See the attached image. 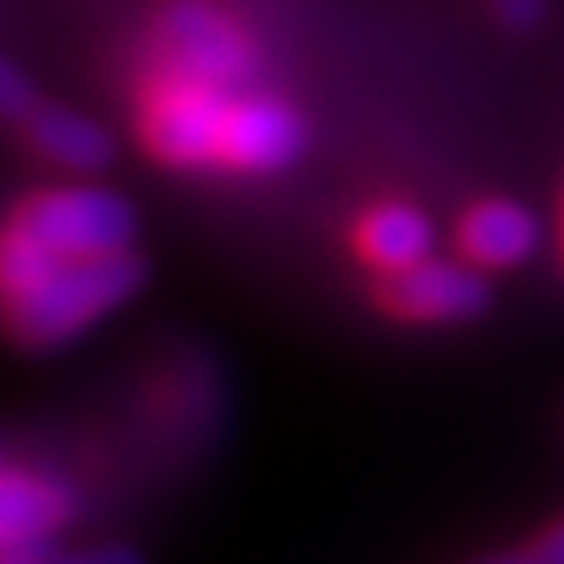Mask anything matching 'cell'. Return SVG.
<instances>
[{
  "label": "cell",
  "mask_w": 564,
  "mask_h": 564,
  "mask_svg": "<svg viewBox=\"0 0 564 564\" xmlns=\"http://www.w3.org/2000/svg\"><path fill=\"white\" fill-rule=\"evenodd\" d=\"M541 240H545L541 217L513 198H480L456 221V250L485 273L518 269V263H527L541 250Z\"/></svg>",
  "instance_id": "obj_6"
},
{
  "label": "cell",
  "mask_w": 564,
  "mask_h": 564,
  "mask_svg": "<svg viewBox=\"0 0 564 564\" xmlns=\"http://www.w3.org/2000/svg\"><path fill=\"white\" fill-rule=\"evenodd\" d=\"M57 254L29 231L20 217H10L0 226V306L6 302H20L24 292H33L39 282L57 269Z\"/></svg>",
  "instance_id": "obj_10"
},
{
  "label": "cell",
  "mask_w": 564,
  "mask_h": 564,
  "mask_svg": "<svg viewBox=\"0 0 564 564\" xmlns=\"http://www.w3.org/2000/svg\"><path fill=\"white\" fill-rule=\"evenodd\" d=\"M76 513L66 480L29 466H0V551L57 536Z\"/></svg>",
  "instance_id": "obj_7"
},
{
  "label": "cell",
  "mask_w": 564,
  "mask_h": 564,
  "mask_svg": "<svg viewBox=\"0 0 564 564\" xmlns=\"http://www.w3.org/2000/svg\"><path fill=\"white\" fill-rule=\"evenodd\" d=\"M0 564H52V545L47 541L10 545V551H0Z\"/></svg>",
  "instance_id": "obj_14"
},
{
  "label": "cell",
  "mask_w": 564,
  "mask_h": 564,
  "mask_svg": "<svg viewBox=\"0 0 564 564\" xmlns=\"http://www.w3.org/2000/svg\"><path fill=\"white\" fill-rule=\"evenodd\" d=\"M494 302L489 273L475 269L470 259H419L410 269L381 273L377 282V306L395 321L410 325H462L485 315Z\"/></svg>",
  "instance_id": "obj_5"
},
{
  "label": "cell",
  "mask_w": 564,
  "mask_h": 564,
  "mask_svg": "<svg viewBox=\"0 0 564 564\" xmlns=\"http://www.w3.org/2000/svg\"><path fill=\"white\" fill-rule=\"evenodd\" d=\"M151 62L217 85H250L259 70V43L236 14L212 0H174L155 20Z\"/></svg>",
  "instance_id": "obj_3"
},
{
  "label": "cell",
  "mask_w": 564,
  "mask_h": 564,
  "mask_svg": "<svg viewBox=\"0 0 564 564\" xmlns=\"http://www.w3.org/2000/svg\"><path fill=\"white\" fill-rule=\"evenodd\" d=\"M20 128L29 137V147L39 151L47 165H57L66 174H99L113 165V137L104 132L95 118H85L76 109L39 104Z\"/></svg>",
  "instance_id": "obj_9"
},
{
  "label": "cell",
  "mask_w": 564,
  "mask_h": 564,
  "mask_svg": "<svg viewBox=\"0 0 564 564\" xmlns=\"http://www.w3.org/2000/svg\"><path fill=\"white\" fill-rule=\"evenodd\" d=\"M560 259H564V198H560Z\"/></svg>",
  "instance_id": "obj_16"
},
{
  "label": "cell",
  "mask_w": 564,
  "mask_h": 564,
  "mask_svg": "<svg viewBox=\"0 0 564 564\" xmlns=\"http://www.w3.org/2000/svg\"><path fill=\"white\" fill-rule=\"evenodd\" d=\"M141 282H147V263L132 250L99 259H62L33 292L0 306V325L24 348H57L104 315H113L122 302H132Z\"/></svg>",
  "instance_id": "obj_2"
},
{
  "label": "cell",
  "mask_w": 564,
  "mask_h": 564,
  "mask_svg": "<svg viewBox=\"0 0 564 564\" xmlns=\"http://www.w3.org/2000/svg\"><path fill=\"white\" fill-rule=\"evenodd\" d=\"M33 236L57 259H99V254H122L137 240V212L128 198L113 188L95 184H66V188H43L14 212Z\"/></svg>",
  "instance_id": "obj_4"
},
{
  "label": "cell",
  "mask_w": 564,
  "mask_h": 564,
  "mask_svg": "<svg viewBox=\"0 0 564 564\" xmlns=\"http://www.w3.org/2000/svg\"><path fill=\"white\" fill-rule=\"evenodd\" d=\"M33 109H39V95H33L29 76L10 57H0V118L24 122Z\"/></svg>",
  "instance_id": "obj_11"
},
{
  "label": "cell",
  "mask_w": 564,
  "mask_h": 564,
  "mask_svg": "<svg viewBox=\"0 0 564 564\" xmlns=\"http://www.w3.org/2000/svg\"><path fill=\"white\" fill-rule=\"evenodd\" d=\"M489 10H494V20L513 33H527L545 20V0H489Z\"/></svg>",
  "instance_id": "obj_12"
},
{
  "label": "cell",
  "mask_w": 564,
  "mask_h": 564,
  "mask_svg": "<svg viewBox=\"0 0 564 564\" xmlns=\"http://www.w3.org/2000/svg\"><path fill=\"white\" fill-rule=\"evenodd\" d=\"M527 551H532L536 564H564V518L545 527V532L527 545Z\"/></svg>",
  "instance_id": "obj_13"
},
{
  "label": "cell",
  "mask_w": 564,
  "mask_h": 564,
  "mask_svg": "<svg viewBox=\"0 0 564 564\" xmlns=\"http://www.w3.org/2000/svg\"><path fill=\"white\" fill-rule=\"evenodd\" d=\"M480 564H536L532 551H508V555H494V560H480Z\"/></svg>",
  "instance_id": "obj_15"
},
{
  "label": "cell",
  "mask_w": 564,
  "mask_h": 564,
  "mask_svg": "<svg viewBox=\"0 0 564 564\" xmlns=\"http://www.w3.org/2000/svg\"><path fill=\"white\" fill-rule=\"evenodd\" d=\"M137 137L174 170L273 174L302 155L306 122L269 90L217 85L147 62L137 80Z\"/></svg>",
  "instance_id": "obj_1"
},
{
  "label": "cell",
  "mask_w": 564,
  "mask_h": 564,
  "mask_svg": "<svg viewBox=\"0 0 564 564\" xmlns=\"http://www.w3.org/2000/svg\"><path fill=\"white\" fill-rule=\"evenodd\" d=\"M433 217L414 203H400V198H386L372 203L352 221V250L367 269L377 273H395V269H410V263L429 259L433 254Z\"/></svg>",
  "instance_id": "obj_8"
}]
</instances>
